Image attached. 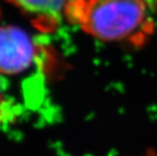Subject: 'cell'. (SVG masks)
Returning a JSON list of instances; mask_svg holds the SVG:
<instances>
[{"label":"cell","mask_w":157,"mask_h":156,"mask_svg":"<svg viewBox=\"0 0 157 156\" xmlns=\"http://www.w3.org/2000/svg\"><path fill=\"white\" fill-rule=\"evenodd\" d=\"M2 117V111H1V95H0V120Z\"/></svg>","instance_id":"obj_4"},{"label":"cell","mask_w":157,"mask_h":156,"mask_svg":"<svg viewBox=\"0 0 157 156\" xmlns=\"http://www.w3.org/2000/svg\"><path fill=\"white\" fill-rule=\"evenodd\" d=\"M146 17L145 0H86L78 24L98 40L121 42L144 29Z\"/></svg>","instance_id":"obj_1"},{"label":"cell","mask_w":157,"mask_h":156,"mask_svg":"<svg viewBox=\"0 0 157 156\" xmlns=\"http://www.w3.org/2000/svg\"><path fill=\"white\" fill-rule=\"evenodd\" d=\"M36 50L25 31L13 25L0 26V72L18 74L34 62Z\"/></svg>","instance_id":"obj_3"},{"label":"cell","mask_w":157,"mask_h":156,"mask_svg":"<svg viewBox=\"0 0 157 156\" xmlns=\"http://www.w3.org/2000/svg\"><path fill=\"white\" fill-rule=\"evenodd\" d=\"M31 17L36 29L49 32L65 17L78 24L86 0H6Z\"/></svg>","instance_id":"obj_2"}]
</instances>
